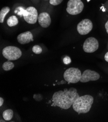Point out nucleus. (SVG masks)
Returning <instances> with one entry per match:
<instances>
[{"instance_id": "nucleus-24", "label": "nucleus", "mask_w": 108, "mask_h": 122, "mask_svg": "<svg viewBox=\"0 0 108 122\" xmlns=\"http://www.w3.org/2000/svg\"><path fill=\"white\" fill-rule=\"evenodd\" d=\"M46 1H47V0H46Z\"/></svg>"}, {"instance_id": "nucleus-7", "label": "nucleus", "mask_w": 108, "mask_h": 122, "mask_svg": "<svg viewBox=\"0 0 108 122\" xmlns=\"http://www.w3.org/2000/svg\"><path fill=\"white\" fill-rule=\"evenodd\" d=\"M93 29V23L89 19H85L79 23L77 29L81 35H85L89 33Z\"/></svg>"}, {"instance_id": "nucleus-22", "label": "nucleus", "mask_w": 108, "mask_h": 122, "mask_svg": "<svg viewBox=\"0 0 108 122\" xmlns=\"http://www.w3.org/2000/svg\"><path fill=\"white\" fill-rule=\"evenodd\" d=\"M105 28H106V31H107V33L108 34V20L105 24Z\"/></svg>"}, {"instance_id": "nucleus-16", "label": "nucleus", "mask_w": 108, "mask_h": 122, "mask_svg": "<svg viewBox=\"0 0 108 122\" xmlns=\"http://www.w3.org/2000/svg\"><path fill=\"white\" fill-rule=\"evenodd\" d=\"M14 67V64L13 62L9 61L5 62L3 64V69L5 71H8L12 69Z\"/></svg>"}, {"instance_id": "nucleus-3", "label": "nucleus", "mask_w": 108, "mask_h": 122, "mask_svg": "<svg viewBox=\"0 0 108 122\" xmlns=\"http://www.w3.org/2000/svg\"><path fill=\"white\" fill-rule=\"evenodd\" d=\"M81 74L80 71L76 68H70L65 71L64 77L69 83H77L80 81Z\"/></svg>"}, {"instance_id": "nucleus-14", "label": "nucleus", "mask_w": 108, "mask_h": 122, "mask_svg": "<svg viewBox=\"0 0 108 122\" xmlns=\"http://www.w3.org/2000/svg\"><path fill=\"white\" fill-rule=\"evenodd\" d=\"M10 8L9 7L6 6L3 7L1 11H0V22L3 23L4 21L6 15L10 11Z\"/></svg>"}, {"instance_id": "nucleus-20", "label": "nucleus", "mask_w": 108, "mask_h": 122, "mask_svg": "<svg viewBox=\"0 0 108 122\" xmlns=\"http://www.w3.org/2000/svg\"><path fill=\"white\" fill-rule=\"evenodd\" d=\"M104 58L105 59V60L107 62H108V52L105 54V56H104Z\"/></svg>"}, {"instance_id": "nucleus-11", "label": "nucleus", "mask_w": 108, "mask_h": 122, "mask_svg": "<svg viewBox=\"0 0 108 122\" xmlns=\"http://www.w3.org/2000/svg\"><path fill=\"white\" fill-rule=\"evenodd\" d=\"M17 40L19 43L21 44H27L31 41H33V36L30 31H26L21 33L17 37Z\"/></svg>"}, {"instance_id": "nucleus-5", "label": "nucleus", "mask_w": 108, "mask_h": 122, "mask_svg": "<svg viewBox=\"0 0 108 122\" xmlns=\"http://www.w3.org/2000/svg\"><path fill=\"white\" fill-rule=\"evenodd\" d=\"M83 8L84 5L81 0H69L67 3L66 11L70 15H76L80 13Z\"/></svg>"}, {"instance_id": "nucleus-6", "label": "nucleus", "mask_w": 108, "mask_h": 122, "mask_svg": "<svg viewBox=\"0 0 108 122\" xmlns=\"http://www.w3.org/2000/svg\"><path fill=\"white\" fill-rule=\"evenodd\" d=\"M99 47L98 40L94 37L87 39L83 45V49L85 52L88 53H94L97 51Z\"/></svg>"}, {"instance_id": "nucleus-12", "label": "nucleus", "mask_w": 108, "mask_h": 122, "mask_svg": "<svg viewBox=\"0 0 108 122\" xmlns=\"http://www.w3.org/2000/svg\"><path fill=\"white\" fill-rule=\"evenodd\" d=\"M13 111L11 109H8L5 111L3 113V117L5 121H10L13 116Z\"/></svg>"}, {"instance_id": "nucleus-17", "label": "nucleus", "mask_w": 108, "mask_h": 122, "mask_svg": "<svg viewBox=\"0 0 108 122\" xmlns=\"http://www.w3.org/2000/svg\"><path fill=\"white\" fill-rule=\"evenodd\" d=\"M32 50L33 52L35 54H40L42 52V49L40 46L36 45L33 47Z\"/></svg>"}, {"instance_id": "nucleus-4", "label": "nucleus", "mask_w": 108, "mask_h": 122, "mask_svg": "<svg viewBox=\"0 0 108 122\" xmlns=\"http://www.w3.org/2000/svg\"><path fill=\"white\" fill-rule=\"evenodd\" d=\"M3 55L8 60H16L21 57L22 52L19 48L9 46L3 49Z\"/></svg>"}, {"instance_id": "nucleus-21", "label": "nucleus", "mask_w": 108, "mask_h": 122, "mask_svg": "<svg viewBox=\"0 0 108 122\" xmlns=\"http://www.w3.org/2000/svg\"><path fill=\"white\" fill-rule=\"evenodd\" d=\"M4 103V99L2 97H0V107H2Z\"/></svg>"}, {"instance_id": "nucleus-13", "label": "nucleus", "mask_w": 108, "mask_h": 122, "mask_svg": "<svg viewBox=\"0 0 108 122\" xmlns=\"http://www.w3.org/2000/svg\"><path fill=\"white\" fill-rule=\"evenodd\" d=\"M19 23V20L17 17L15 16H12L10 17L7 20V25L10 27L16 26Z\"/></svg>"}, {"instance_id": "nucleus-1", "label": "nucleus", "mask_w": 108, "mask_h": 122, "mask_svg": "<svg viewBox=\"0 0 108 122\" xmlns=\"http://www.w3.org/2000/svg\"><path fill=\"white\" fill-rule=\"evenodd\" d=\"M79 97L76 89L74 88L65 89L64 91H59L53 94L52 96L53 104L52 106L59 107L64 109H68Z\"/></svg>"}, {"instance_id": "nucleus-9", "label": "nucleus", "mask_w": 108, "mask_h": 122, "mask_svg": "<svg viewBox=\"0 0 108 122\" xmlns=\"http://www.w3.org/2000/svg\"><path fill=\"white\" fill-rule=\"evenodd\" d=\"M28 12V15L23 17L24 20L29 24H34L38 19V12L35 8L33 6L28 7L26 9Z\"/></svg>"}, {"instance_id": "nucleus-18", "label": "nucleus", "mask_w": 108, "mask_h": 122, "mask_svg": "<svg viewBox=\"0 0 108 122\" xmlns=\"http://www.w3.org/2000/svg\"><path fill=\"white\" fill-rule=\"evenodd\" d=\"M63 0H50V3L53 5H57L60 4Z\"/></svg>"}, {"instance_id": "nucleus-2", "label": "nucleus", "mask_w": 108, "mask_h": 122, "mask_svg": "<svg viewBox=\"0 0 108 122\" xmlns=\"http://www.w3.org/2000/svg\"><path fill=\"white\" fill-rule=\"evenodd\" d=\"M94 102L93 97L90 95H85L79 97L74 102L72 106L74 110L78 113L88 112Z\"/></svg>"}, {"instance_id": "nucleus-8", "label": "nucleus", "mask_w": 108, "mask_h": 122, "mask_svg": "<svg viewBox=\"0 0 108 122\" xmlns=\"http://www.w3.org/2000/svg\"><path fill=\"white\" fill-rule=\"evenodd\" d=\"M100 78V75L94 71L86 70L81 75L80 81L82 83H86L90 81H97Z\"/></svg>"}, {"instance_id": "nucleus-23", "label": "nucleus", "mask_w": 108, "mask_h": 122, "mask_svg": "<svg viewBox=\"0 0 108 122\" xmlns=\"http://www.w3.org/2000/svg\"><path fill=\"white\" fill-rule=\"evenodd\" d=\"M87 2H89L90 1V0H87Z\"/></svg>"}, {"instance_id": "nucleus-10", "label": "nucleus", "mask_w": 108, "mask_h": 122, "mask_svg": "<svg viewBox=\"0 0 108 122\" xmlns=\"http://www.w3.org/2000/svg\"><path fill=\"white\" fill-rule=\"evenodd\" d=\"M39 24L43 28L49 27L51 23V19L50 15L47 12H42L38 17Z\"/></svg>"}, {"instance_id": "nucleus-19", "label": "nucleus", "mask_w": 108, "mask_h": 122, "mask_svg": "<svg viewBox=\"0 0 108 122\" xmlns=\"http://www.w3.org/2000/svg\"><path fill=\"white\" fill-rule=\"evenodd\" d=\"M63 62L64 63V64H66V65H67V64H69L71 63V58H70V57L68 56H66L64 59H63Z\"/></svg>"}, {"instance_id": "nucleus-15", "label": "nucleus", "mask_w": 108, "mask_h": 122, "mask_svg": "<svg viewBox=\"0 0 108 122\" xmlns=\"http://www.w3.org/2000/svg\"><path fill=\"white\" fill-rule=\"evenodd\" d=\"M17 12H18V15L20 16V17L23 16V17H24L28 15V12L27 11V10L24 9L21 6H19L17 7V10L15 11V13H17Z\"/></svg>"}]
</instances>
